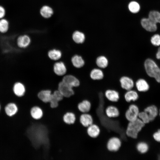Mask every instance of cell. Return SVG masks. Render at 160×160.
<instances>
[{
    "instance_id": "cell-15",
    "label": "cell",
    "mask_w": 160,
    "mask_h": 160,
    "mask_svg": "<svg viewBox=\"0 0 160 160\" xmlns=\"http://www.w3.org/2000/svg\"><path fill=\"white\" fill-rule=\"evenodd\" d=\"M80 122L83 126L87 127L93 123L92 116L88 113H82L80 117Z\"/></svg>"
},
{
    "instance_id": "cell-38",
    "label": "cell",
    "mask_w": 160,
    "mask_h": 160,
    "mask_svg": "<svg viewBox=\"0 0 160 160\" xmlns=\"http://www.w3.org/2000/svg\"><path fill=\"white\" fill-rule=\"evenodd\" d=\"M153 137L156 141L160 143V129H159L153 135Z\"/></svg>"
},
{
    "instance_id": "cell-3",
    "label": "cell",
    "mask_w": 160,
    "mask_h": 160,
    "mask_svg": "<svg viewBox=\"0 0 160 160\" xmlns=\"http://www.w3.org/2000/svg\"><path fill=\"white\" fill-rule=\"evenodd\" d=\"M139 112V108L137 105L131 104L126 112L125 117L129 122L134 121L138 118Z\"/></svg>"
},
{
    "instance_id": "cell-13",
    "label": "cell",
    "mask_w": 160,
    "mask_h": 160,
    "mask_svg": "<svg viewBox=\"0 0 160 160\" xmlns=\"http://www.w3.org/2000/svg\"><path fill=\"white\" fill-rule=\"evenodd\" d=\"M104 95L108 100L113 102H117L120 98L119 92L113 89H107L105 92Z\"/></svg>"
},
{
    "instance_id": "cell-29",
    "label": "cell",
    "mask_w": 160,
    "mask_h": 160,
    "mask_svg": "<svg viewBox=\"0 0 160 160\" xmlns=\"http://www.w3.org/2000/svg\"><path fill=\"white\" fill-rule=\"evenodd\" d=\"M17 111V107L14 103H9L5 107V112L7 115L9 116H12L15 114Z\"/></svg>"
},
{
    "instance_id": "cell-1",
    "label": "cell",
    "mask_w": 160,
    "mask_h": 160,
    "mask_svg": "<svg viewBox=\"0 0 160 160\" xmlns=\"http://www.w3.org/2000/svg\"><path fill=\"white\" fill-rule=\"evenodd\" d=\"M145 124L138 118L134 121L129 122L126 130V135L129 137L136 138Z\"/></svg>"
},
{
    "instance_id": "cell-20",
    "label": "cell",
    "mask_w": 160,
    "mask_h": 160,
    "mask_svg": "<svg viewBox=\"0 0 160 160\" xmlns=\"http://www.w3.org/2000/svg\"><path fill=\"white\" fill-rule=\"evenodd\" d=\"M91 107V103L87 100H83L78 105V108L82 113H88L90 110Z\"/></svg>"
},
{
    "instance_id": "cell-18",
    "label": "cell",
    "mask_w": 160,
    "mask_h": 160,
    "mask_svg": "<svg viewBox=\"0 0 160 160\" xmlns=\"http://www.w3.org/2000/svg\"><path fill=\"white\" fill-rule=\"evenodd\" d=\"M71 61L73 66L78 68H82L85 64V61L83 58L78 55L73 56L71 58Z\"/></svg>"
},
{
    "instance_id": "cell-14",
    "label": "cell",
    "mask_w": 160,
    "mask_h": 160,
    "mask_svg": "<svg viewBox=\"0 0 160 160\" xmlns=\"http://www.w3.org/2000/svg\"><path fill=\"white\" fill-rule=\"evenodd\" d=\"M148 115L150 122L154 120L158 113V110L157 106L154 105H150L145 108L144 111Z\"/></svg>"
},
{
    "instance_id": "cell-35",
    "label": "cell",
    "mask_w": 160,
    "mask_h": 160,
    "mask_svg": "<svg viewBox=\"0 0 160 160\" xmlns=\"http://www.w3.org/2000/svg\"><path fill=\"white\" fill-rule=\"evenodd\" d=\"M152 44L156 46L160 45V35L159 34H155L152 36L151 39Z\"/></svg>"
},
{
    "instance_id": "cell-9",
    "label": "cell",
    "mask_w": 160,
    "mask_h": 160,
    "mask_svg": "<svg viewBox=\"0 0 160 160\" xmlns=\"http://www.w3.org/2000/svg\"><path fill=\"white\" fill-rule=\"evenodd\" d=\"M12 90L14 94L17 96L21 97L23 96L26 91L25 85L19 81L15 82L12 86Z\"/></svg>"
},
{
    "instance_id": "cell-2",
    "label": "cell",
    "mask_w": 160,
    "mask_h": 160,
    "mask_svg": "<svg viewBox=\"0 0 160 160\" xmlns=\"http://www.w3.org/2000/svg\"><path fill=\"white\" fill-rule=\"evenodd\" d=\"M144 66L148 75L160 83V68L154 61L151 59H148L145 62Z\"/></svg>"
},
{
    "instance_id": "cell-23",
    "label": "cell",
    "mask_w": 160,
    "mask_h": 160,
    "mask_svg": "<svg viewBox=\"0 0 160 160\" xmlns=\"http://www.w3.org/2000/svg\"><path fill=\"white\" fill-rule=\"evenodd\" d=\"M47 55L49 58L51 60L57 61L59 60L61 57L62 52L59 49H54L48 51Z\"/></svg>"
},
{
    "instance_id": "cell-8",
    "label": "cell",
    "mask_w": 160,
    "mask_h": 160,
    "mask_svg": "<svg viewBox=\"0 0 160 160\" xmlns=\"http://www.w3.org/2000/svg\"><path fill=\"white\" fill-rule=\"evenodd\" d=\"M31 41V39L28 36L25 34L21 35L17 37L16 44L20 49H26L30 45Z\"/></svg>"
},
{
    "instance_id": "cell-25",
    "label": "cell",
    "mask_w": 160,
    "mask_h": 160,
    "mask_svg": "<svg viewBox=\"0 0 160 160\" xmlns=\"http://www.w3.org/2000/svg\"><path fill=\"white\" fill-rule=\"evenodd\" d=\"M72 38L74 41L78 44L83 43L85 39L84 33L79 31H76L73 32Z\"/></svg>"
},
{
    "instance_id": "cell-11",
    "label": "cell",
    "mask_w": 160,
    "mask_h": 160,
    "mask_svg": "<svg viewBox=\"0 0 160 160\" xmlns=\"http://www.w3.org/2000/svg\"><path fill=\"white\" fill-rule=\"evenodd\" d=\"M53 71L56 75L61 76L65 75L67 70L65 63L62 61H59L53 65Z\"/></svg>"
},
{
    "instance_id": "cell-33",
    "label": "cell",
    "mask_w": 160,
    "mask_h": 160,
    "mask_svg": "<svg viewBox=\"0 0 160 160\" xmlns=\"http://www.w3.org/2000/svg\"><path fill=\"white\" fill-rule=\"evenodd\" d=\"M128 8L131 12L136 13L139 11L140 9V6L139 4L137 2L132 1L129 4Z\"/></svg>"
},
{
    "instance_id": "cell-5",
    "label": "cell",
    "mask_w": 160,
    "mask_h": 160,
    "mask_svg": "<svg viewBox=\"0 0 160 160\" xmlns=\"http://www.w3.org/2000/svg\"><path fill=\"white\" fill-rule=\"evenodd\" d=\"M121 145V142L120 138L117 137H113L108 140L107 147L109 151L116 152L119 150Z\"/></svg>"
},
{
    "instance_id": "cell-39",
    "label": "cell",
    "mask_w": 160,
    "mask_h": 160,
    "mask_svg": "<svg viewBox=\"0 0 160 160\" xmlns=\"http://www.w3.org/2000/svg\"><path fill=\"white\" fill-rule=\"evenodd\" d=\"M6 10L5 8L0 5V19L4 18L6 15Z\"/></svg>"
},
{
    "instance_id": "cell-40",
    "label": "cell",
    "mask_w": 160,
    "mask_h": 160,
    "mask_svg": "<svg viewBox=\"0 0 160 160\" xmlns=\"http://www.w3.org/2000/svg\"><path fill=\"white\" fill-rule=\"evenodd\" d=\"M156 57L157 59L160 60V47L159 48L156 54Z\"/></svg>"
},
{
    "instance_id": "cell-10",
    "label": "cell",
    "mask_w": 160,
    "mask_h": 160,
    "mask_svg": "<svg viewBox=\"0 0 160 160\" xmlns=\"http://www.w3.org/2000/svg\"><path fill=\"white\" fill-rule=\"evenodd\" d=\"M52 92L50 89H43L38 92L37 96L39 100L45 103H49Z\"/></svg>"
},
{
    "instance_id": "cell-37",
    "label": "cell",
    "mask_w": 160,
    "mask_h": 160,
    "mask_svg": "<svg viewBox=\"0 0 160 160\" xmlns=\"http://www.w3.org/2000/svg\"><path fill=\"white\" fill-rule=\"evenodd\" d=\"M59 102L57 100L53 97L52 94V97L49 102L51 108H55L57 107L58 105Z\"/></svg>"
},
{
    "instance_id": "cell-32",
    "label": "cell",
    "mask_w": 160,
    "mask_h": 160,
    "mask_svg": "<svg viewBox=\"0 0 160 160\" xmlns=\"http://www.w3.org/2000/svg\"><path fill=\"white\" fill-rule=\"evenodd\" d=\"M9 23L6 19H0V33H4L7 32L9 28Z\"/></svg>"
},
{
    "instance_id": "cell-6",
    "label": "cell",
    "mask_w": 160,
    "mask_h": 160,
    "mask_svg": "<svg viewBox=\"0 0 160 160\" xmlns=\"http://www.w3.org/2000/svg\"><path fill=\"white\" fill-rule=\"evenodd\" d=\"M141 24L142 27L148 31L153 32L157 30V24L148 17L142 19L141 20Z\"/></svg>"
},
{
    "instance_id": "cell-4",
    "label": "cell",
    "mask_w": 160,
    "mask_h": 160,
    "mask_svg": "<svg viewBox=\"0 0 160 160\" xmlns=\"http://www.w3.org/2000/svg\"><path fill=\"white\" fill-rule=\"evenodd\" d=\"M73 88L61 81L58 84L57 89L64 97L68 98L74 94L75 91Z\"/></svg>"
},
{
    "instance_id": "cell-22",
    "label": "cell",
    "mask_w": 160,
    "mask_h": 160,
    "mask_svg": "<svg viewBox=\"0 0 160 160\" xmlns=\"http://www.w3.org/2000/svg\"><path fill=\"white\" fill-rule=\"evenodd\" d=\"M136 86L137 90L140 92H145L149 89V85L144 79H140L136 82Z\"/></svg>"
},
{
    "instance_id": "cell-21",
    "label": "cell",
    "mask_w": 160,
    "mask_h": 160,
    "mask_svg": "<svg viewBox=\"0 0 160 160\" xmlns=\"http://www.w3.org/2000/svg\"><path fill=\"white\" fill-rule=\"evenodd\" d=\"M30 112L32 118L35 120L40 119L43 116L42 110L38 106L33 107L31 109Z\"/></svg>"
},
{
    "instance_id": "cell-30",
    "label": "cell",
    "mask_w": 160,
    "mask_h": 160,
    "mask_svg": "<svg viewBox=\"0 0 160 160\" xmlns=\"http://www.w3.org/2000/svg\"><path fill=\"white\" fill-rule=\"evenodd\" d=\"M40 12L41 15L45 18H49L53 13L52 8L47 6H43L41 9Z\"/></svg>"
},
{
    "instance_id": "cell-27",
    "label": "cell",
    "mask_w": 160,
    "mask_h": 160,
    "mask_svg": "<svg viewBox=\"0 0 160 160\" xmlns=\"http://www.w3.org/2000/svg\"><path fill=\"white\" fill-rule=\"evenodd\" d=\"M96 63L99 68H104L108 66V62L107 57L101 55L96 58Z\"/></svg>"
},
{
    "instance_id": "cell-31",
    "label": "cell",
    "mask_w": 160,
    "mask_h": 160,
    "mask_svg": "<svg viewBox=\"0 0 160 160\" xmlns=\"http://www.w3.org/2000/svg\"><path fill=\"white\" fill-rule=\"evenodd\" d=\"M148 18L156 24H160V12L156 10H152L148 14Z\"/></svg>"
},
{
    "instance_id": "cell-17",
    "label": "cell",
    "mask_w": 160,
    "mask_h": 160,
    "mask_svg": "<svg viewBox=\"0 0 160 160\" xmlns=\"http://www.w3.org/2000/svg\"><path fill=\"white\" fill-rule=\"evenodd\" d=\"M139 97V95L137 92L132 89L127 91L124 95V98L126 101L128 103L137 100L138 98Z\"/></svg>"
},
{
    "instance_id": "cell-42",
    "label": "cell",
    "mask_w": 160,
    "mask_h": 160,
    "mask_svg": "<svg viewBox=\"0 0 160 160\" xmlns=\"http://www.w3.org/2000/svg\"></svg>"
},
{
    "instance_id": "cell-24",
    "label": "cell",
    "mask_w": 160,
    "mask_h": 160,
    "mask_svg": "<svg viewBox=\"0 0 160 160\" xmlns=\"http://www.w3.org/2000/svg\"><path fill=\"white\" fill-rule=\"evenodd\" d=\"M90 76V78L94 80L102 79L104 77V73L100 69L98 68H94L91 71Z\"/></svg>"
},
{
    "instance_id": "cell-26",
    "label": "cell",
    "mask_w": 160,
    "mask_h": 160,
    "mask_svg": "<svg viewBox=\"0 0 160 160\" xmlns=\"http://www.w3.org/2000/svg\"><path fill=\"white\" fill-rule=\"evenodd\" d=\"M76 120V117L75 114L71 112H66L63 116V120L64 122L68 124H74Z\"/></svg>"
},
{
    "instance_id": "cell-34",
    "label": "cell",
    "mask_w": 160,
    "mask_h": 160,
    "mask_svg": "<svg viewBox=\"0 0 160 160\" xmlns=\"http://www.w3.org/2000/svg\"><path fill=\"white\" fill-rule=\"evenodd\" d=\"M138 118L140 119L145 124H148L150 122L148 113L144 111H140Z\"/></svg>"
},
{
    "instance_id": "cell-41",
    "label": "cell",
    "mask_w": 160,
    "mask_h": 160,
    "mask_svg": "<svg viewBox=\"0 0 160 160\" xmlns=\"http://www.w3.org/2000/svg\"><path fill=\"white\" fill-rule=\"evenodd\" d=\"M159 116H160V109L159 111Z\"/></svg>"
},
{
    "instance_id": "cell-12",
    "label": "cell",
    "mask_w": 160,
    "mask_h": 160,
    "mask_svg": "<svg viewBox=\"0 0 160 160\" xmlns=\"http://www.w3.org/2000/svg\"><path fill=\"white\" fill-rule=\"evenodd\" d=\"M121 87L127 91L132 89L134 86V82L130 78L127 76H123L120 79Z\"/></svg>"
},
{
    "instance_id": "cell-19",
    "label": "cell",
    "mask_w": 160,
    "mask_h": 160,
    "mask_svg": "<svg viewBox=\"0 0 160 160\" xmlns=\"http://www.w3.org/2000/svg\"><path fill=\"white\" fill-rule=\"evenodd\" d=\"M105 113L106 116L110 118L117 117L119 114L118 108L112 105L109 106L107 107L105 110Z\"/></svg>"
},
{
    "instance_id": "cell-28",
    "label": "cell",
    "mask_w": 160,
    "mask_h": 160,
    "mask_svg": "<svg viewBox=\"0 0 160 160\" xmlns=\"http://www.w3.org/2000/svg\"><path fill=\"white\" fill-rule=\"evenodd\" d=\"M136 149L140 153L144 154L148 151L149 146L147 143L144 141H140L137 144Z\"/></svg>"
},
{
    "instance_id": "cell-36",
    "label": "cell",
    "mask_w": 160,
    "mask_h": 160,
    "mask_svg": "<svg viewBox=\"0 0 160 160\" xmlns=\"http://www.w3.org/2000/svg\"><path fill=\"white\" fill-rule=\"evenodd\" d=\"M52 96L59 102L62 100L64 97L62 94L57 89L52 92Z\"/></svg>"
},
{
    "instance_id": "cell-16",
    "label": "cell",
    "mask_w": 160,
    "mask_h": 160,
    "mask_svg": "<svg viewBox=\"0 0 160 160\" xmlns=\"http://www.w3.org/2000/svg\"><path fill=\"white\" fill-rule=\"evenodd\" d=\"M87 132L88 135L92 138H96L99 135L100 129L98 126L92 124L87 127Z\"/></svg>"
},
{
    "instance_id": "cell-7",
    "label": "cell",
    "mask_w": 160,
    "mask_h": 160,
    "mask_svg": "<svg viewBox=\"0 0 160 160\" xmlns=\"http://www.w3.org/2000/svg\"><path fill=\"white\" fill-rule=\"evenodd\" d=\"M62 81L73 88L78 87L80 85V81L79 79L75 76L71 74L64 75Z\"/></svg>"
}]
</instances>
